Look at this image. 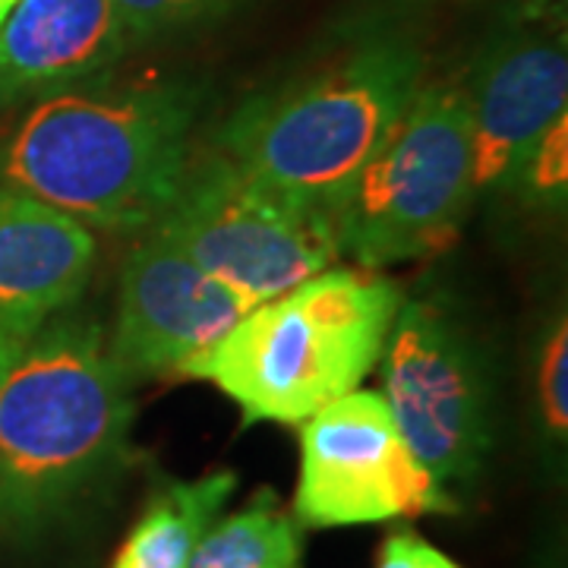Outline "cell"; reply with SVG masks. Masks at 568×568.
<instances>
[{"mask_svg": "<svg viewBox=\"0 0 568 568\" xmlns=\"http://www.w3.org/2000/svg\"><path fill=\"white\" fill-rule=\"evenodd\" d=\"M190 82L73 85L26 104L0 133V190L92 227H145L171 203L193 152Z\"/></svg>", "mask_w": 568, "mask_h": 568, "instance_id": "1", "label": "cell"}, {"mask_svg": "<svg viewBox=\"0 0 568 568\" xmlns=\"http://www.w3.org/2000/svg\"><path fill=\"white\" fill-rule=\"evenodd\" d=\"M133 424L130 379L73 306L29 335L0 383V518L41 525L99 487Z\"/></svg>", "mask_w": 568, "mask_h": 568, "instance_id": "2", "label": "cell"}, {"mask_svg": "<svg viewBox=\"0 0 568 568\" xmlns=\"http://www.w3.org/2000/svg\"><path fill=\"white\" fill-rule=\"evenodd\" d=\"M402 287L369 268H325L253 306L183 373L219 386L246 424L301 426L383 361Z\"/></svg>", "mask_w": 568, "mask_h": 568, "instance_id": "3", "label": "cell"}, {"mask_svg": "<svg viewBox=\"0 0 568 568\" xmlns=\"http://www.w3.org/2000/svg\"><path fill=\"white\" fill-rule=\"evenodd\" d=\"M420 80L424 58L410 41H357L304 77L250 95L219 126L212 149L335 219L347 186L405 114Z\"/></svg>", "mask_w": 568, "mask_h": 568, "instance_id": "4", "label": "cell"}, {"mask_svg": "<svg viewBox=\"0 0 568 568\" xmlns=\"http://www.w3.org/2000/svg\"><path fill=\"white\" fill-rule=\"evenodd\" d=\"M470 203L467 92L420 85L335 209L338 250L369 272L424 260L452 246Z\"/></svg>", "mask_w": 568, "mask_h": 568, "instance_id": "5", "label": "cell"}, {"mask_svg": "<svg viewBox=\"0 0 568 568\" xmlns=\"http://www.w3.org/2000/svg\"><path fill=\"white\" fill-rule=\"evenodd\" d=\"M152 231L253 304L342 260L332 212L256 181L212 145L190 152Z\"/></svg>", "mask_w": 568, "mask_h": 568, "instance_id": "6", "label": "cell"}, {"mask_svg": "<svg viewBox=\"0 0 568 568\" xmlns=\"http://www.w3.org/2000/svg\"><path fill=\"white\" fill-rule=\"evenodd\" d=\"M383 398L414 458L446 489L493 448V386L467 325L433 297L402 301L383 351Z\"/></svg>", "mask_w": 568, "mask_h": 568, "instance_id": "7", "label": "cell"}, {"mask_svg": "<svg viewBox=\"0 0 568 568\" xmlns=\"http://www.w3.org/2000/svg\"><path fill=\"white\" fill-rule=\"evenodd\" d=\"M455 511L414 452L383 392H347L301 424L294 518L304 528H354Z\"/></svg>", "mask_w": 568, "mask_h": 568, "instance_id": "8", "label": "cell"}, {"mask_svg": "<svg viewBox=\"0 0 568 568\" xmlns=\"http://www.w3.org/2000/svg\"><path fill=\"white\" fill-rule=\"evenodd\" d=\"M253 306L260 304L152 231L123 263L118 325L108 351L126 379L183 376Z\"/></svg>", "mask_w": 568, "mask_h": 568, "instance_id": "9", "label": "cell"}, {"mask_svg": "<svg viewBox=\"0 0 568 568\" xmlns=\"http://www.w3.org/2000/svg\"><path fill=\"white\" fill-rule=\"evenodd\" d=\"M467 92L474 196L508 193L537 140L566 114L568 58L556 39H515L489 51Z\"/></svg>", "mask_w": 568, "mask_h": 568, "instance_id": "10", "label": "cell"}, {"mask_svg": "<svg viewBox=\"0 0 568 568\" xmlns=\"http://www.w3.org/2000/svg\"><path fill=\"white\" fill-rule=\"evenodd\" d=\"M95 265V237L32 196L0 190V335L26 342L80 301Z\"/></svg>", "mask_w": 568, "mask_h": 568, "instance_id": "11", "label": "cell"}, {"mask_svg": "<svg viewBox=\"0 0 568 568\" xmlns=\"http://www.w3.org/2000/svg\"><path fill=\"white\" fill-rule=\"evenodd\" d=\"M126 44L114 0H20L0 26V108L92 82Z\"/></svg>", "mask_w": 568, "mask_h": 568, "instance_id": "12", "label": "cell"}, {"mask_svg": "<svg viewBox=\"0 0 568 568\" xmlns=\"http://www.w3.org/2000/svg\"><path fill=\"white\" fill-rule=\"evenodd\" d=\"M234 489L237 477L231 470L171 484L142 511L111 568H190L193 549Z\"/></svg>", "mask_w": 568, "mask_h": 568, "instance_id": "13", "label": "cell"}, {"mask_svg": "<svg viewBox=\"0 0 568 568\" xmlns=\"http://www.w3.org/2000/svg\"><path fill=\"white\" fill-rule=\"evenodd\" d=\"M304 525L263 489L241 511L212 521L193 549L190 568H301Z\"/></svg>", "mask_w": 568, "mask_h": 568, "instance_id": "14", "label": "cell"}, {"mask_svg": "<svg viewBox=\"0 0 568 568\" xmlns=\"http://www.w3.org/2000/svg\"><path fill=\"white\" fill-rule=\"evenodd\" d=\"M237 3L241 0H114V10L133 44V41H152L168 32L219 20Z\"/></svg>", "mask_w": 568, "mask_h": 568, "instance_id": "15", "label": "cell"}, {"mask_svg": "<svg viewBox=\"0 0 568 568\" xmlns=\"http://www.w3.org/2000/svg\"><path fill=\"white\" fill-rule=\"evenodd\" d=\"M525 196V203L556 209L566 203L568 193V114L549 126L530 149L518 178L511 183Z\"/></svg>", "mask_w": 568, "mask_h": 568, "instance_id": "16", "label": "cell"}, {"mask_svg": "<svg viewBox=\"0 0 568 568\" xmlns=\"http://www.w3.org/2000/svg\"><path fill=\"white\" fill-rule=\"evenodd\" d=\"M568 325L566 316L552 325V332L547 335V345L540 351V373H537V383H540V410H544V420L547 429L562 443L568 429Z\"/></svg>", "mask_w": 568, "mask_h": 568, "instance_id": "17", "label": "cell"}, {"mask_svg": "<svg viewBox=\"0 0 568 568\" xmlns=\"http://www.w3.org/2000/svg\"><path fill=\"white\" fill-rule=\"evenodd\" d=\"M379 568H462L414 530H395L383 547Z\"/></svg>", "mask_w": 568, "mask_h": 568, "instance_id": "18", "label": "cell"}, {"mask_svg": "<svg viewBox=\"0 0 568 568\" xmlns=\"http://www.w3.org/2000/svg\"><path fill=\"white\" fill-rule=\"evenodd\" d=\"M20 342H10V338H3L0 335V383H3V373H7V366L13 361V354L20 351Z\"/></svg>", "mask_w": 568, "mask_h": 568, "instance_id": "19", "label": "cell"}, {"mask_svg": "<svg viewBox=\"0 0 568 568\" xmlns=\"http://www.w3.org/2000/svg\"><path fill=\"white\" fill-rule=\"evenodd\" d=\"M17 3H20V0H0V26H3V20L10 17V10H13Z\"/></svg>", "mask_w": 568, "mask_h": 568, "instance_id": "20", "label": "cell"}]
</instances>
